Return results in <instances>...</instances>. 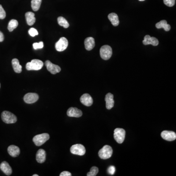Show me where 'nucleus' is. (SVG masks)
Listing matches in <instances>:
<instances>
[{"label": "nucleus", "instance_id": "nucleus-5", "mask_svg": "<svg viewBox=\"0 0 176 176\" xmlns=\"http://www.w3.org/2000/svg\"><path fill=\"white\" fill-rule=\"evenodd\" d=\"M112 49L109 45H104L100 49V55L103 60H109L112 55Z\"/></svg>", "mask_w": 176, "mask_h": 176}, {"label": "nucleus", "instance_id": "nucleus-37", "mask_svg": "<svg viewBox=\"0 0 176 176\" xmlns=\"http://www.w3.org/2000/svg\"><path fill=\"white\" fill-rule=\"evenodd\" d=\"M0 88H1V84H0Z\"/></svg>", "mask_w": 176, "mask_h": 176}, {"label": "nucleus", "instance_id": "nucleus-8", "mask_svg": "<svg viewBox=\"0 0 176 176\" xmlns=\"http://www.w3.org/2000/svg\"><path fill=\"white\" fill-rule=\"evenodd\" d=\"M68 46V41L65 37H61L55 44V49L58 52L65 51Z\"/></svg>", "mask_w": 176, "mask_h": 176}, {"label": "nucleus", "instance_id": "nucleus-4", "mask_svg": "<svg viewBox=\"0 0 176 176\" xmlns=\"http://www.w3.org/2000/svg\"><path fill=\"white\" fill-rule=\"evenodd\" d=\"M49 139V135L47 133L40 134L33 138V141L37 146H41Z\"/></svg>", "mask_w": 176, "mask_h": 176}, {"label": "nucleus", "instance_id": "nucleus-36", "mask_svg": "<svg viewBox=\"0 0 176 176\" xmlns=\"http://www.w3.org/2000/svg\"><path fill=\"white\" fill-rule=\"evenodd\" d=\"M139 1H144L145 0H139Z\"/></svg>", "mask_w": 176, "mask_h": 176}, {"label": "nucleus", "instance_id": "nucleus-30", "mask_svg": "<svg viewBox=\"0 0 176 176\" xmlns=\"http://www.w3.org/2000/svg\"><path fill=\"white\" fill-rule=\"evenodd\" d=\"M29 33L31 36L34 37L35 36L38 35V32L34 28H30L29 30Z\"/></svg>", "mask_w": 176, "mask_h": 176}, {"label": "nucleus", "instance_id": "nucleus-12", "mask_svg": "<svg viewBox=\"0 0 176 176\" xmlns=\"http://www.w3.org/2000/svg\"><path fill=\"white\" fill-rule=\"evenodd\" d=\"M142 43L144 45H152L154 46H157L158 45L159 42H158V40L155 37H151L150 35H147L145 36L144 38L142 41Z\"/></svg>", "mask_w": 176, "mask_h": 176}, {"label": "nucleus", "instance_id": "nucleus-28", "mask_svg": "<svg viewBox=\"0 0 176 176\" xmlns=\"http://www.w3.org/2000/svg\"><path fill=\"white\" fill-rule=\"evenodd\" d=\"M33 47L34 49H41L44 47V43L43 42L39 43H34L33 44Z\"/></svg>", "mask_w": 176, "mask_h": 176}, {"label": "nucleus", "instance_id": "nucleus-1", "mask_svg": "<svg viewBox=\"0 0 176 176\" xmlns=\"http://www.w3.org/2000/svg\"><path fill=\"white\" fill-rule=\"evenodd\" d=\"M1 117L3 122L7 124L15 123L17 121L16 116L8 111H4L3 112L1 113Z\"/></svg>", "mask_w": 176, "mask_h": 176}, {"label": "nucleus", "instance_id": "nucleus-27", "mask_svg": "<svg viewBox=\"0 0 176 176\" xmlns=\"http://www.w3.org/2000/svg\"><path fill=\"white\" fill-rule=\"evenodd\" d=\"M99 170L98 168L96 166H93L91 168L90 171L87 174V176H95L97 175Z\"/></svg>", "mask_w": 176, "mask_h": 176}, {"label": "nucleus", "instance_id": "nucleus-20", "mask_svg": "<svg viewBox=\"0 0 176 176\" xmlns=\"http://www.w3.org/2000/svg\"><path fill=\"white\" fill-rule=\"evenodd\" d=\"M27 23L29 26H32L33 25L36 21L35 18V14L32 12H27L25 15Z\"/></svg>", "mask_w": 176, "mask_h": 176}, {"label": "nucleus", "instance_id": "nucleus-16", "mask_svg": "<svg viewBox=\"0 0 176 176\" xmlns=\"http://www.w3.org/2000/svg\"><path fill=\"white\" fill-rule=\"evenodd\" d=\"M46 158V153L45 151L42 149H40L37 151L36 155V159L37 162L40 163H44Z\"/></svg>", "mask_w": 176, "mask_h": 176}, {"label": "nucleus", "instance_id": "nucleus-33", "mask_svg": "<svg viewBox=\"0 0 176 176\" xmlns=\"http://www.w3.org/2000/svg\"><path fill=\"white\" fill-rule=\"evenodd\" d=\"M71 174L68 171H63L60 174V176H71Z\"/></svg>", "mask_w": 176, "mask_h": 176}, {"label": "nucleus", "instance_id": "nucleus-3", "mask_svg": "<svg viewBox=\"0 0 176 176\" xmlns=\"http://www.w3.org/2000/svg\"><path fill=\"white\" fill-rule=\"evenodd\" d=\"M113 149L109 145H105L101 148L98 152V156L103 160H106L112 157Z\"/></svg>", "mask_w": 176, "mask_h": 176}, {"label": "nucleus", "instance_id": "nucleus-32", "mask_svg": "<svg viewBox=\"0 0 176 176\" xmlns=\"http://www.w3.org/2000/svg\"><path fill=\"white\" fill-rule=\"evenodd\" d=\"M108 172L111 175H113L116 172V168L114 166H110L108 168Z\"/></svg>", "mask_w": 176, "mask_h": 176}, {"label": "nucleus", "instance_id": "nucleus-25", "mask_svg": "<svg viewBox=\"0 0 176 176\" xmlns=\"http://www.w3.org/2000/svg\"><path fill=\"white\" fill-rule=\"evenodd\" d=\"M42 0H32V7L33 10L37 11L39 10Z\"/></svg>", "mask_w": 176, "mask_h": 176}, {"label": "nucleus", "instance_id": "nucleus-29", "mask_svg": "<svg viewBox=\"0 0 176 176\" xmlns=\"http://www.w3.org/2000/svg\"><path fill=\"white\" fill-rule=\"evenodd\" d=\"M164 4L169 7H173L175 4V0H163Z\"/></svg>", "mask_w": 176, "mask_h": 176}, {"label": "nucleus", "instance_id": "nucleus-14", "mask_svg": "<svg viewBox=\"0 0 176 176\" xmlns=\"http://www.w3.org/2000/svg\"><path fill=\"white\" fill-rule=\"evenodd\" d=\"M67 115L70 117H79L82 116V112L77 108L71 107L67 111Z\"/></svg>", "mask_w": 176, "mask_h": 176}, {"label": "nucleus", "instance_id": "nucleus-26", "mask_svg": "<svg viewBox=\"0 0 176 176\" xmlns=\"http://www.w3.org/2000/svg\"><path fill=\"white\" fill-rule=\"evenodd\" d=\"M18 22L16 20H11L8 23L7 29L10 32H12L18 27Z\"/></svg>", "mask_w": 176, "mask_h": 176}, {"label": "nucleus", "instance_id": "nucleus-13", "mask_svg": "<svg viewBox=\"0 0 176 176\" xmlns=\"http://www.w3.org/2000/svg\"><path fill=\"white\" fill-rule=\"evenodd\" d=\"M80 102L86 106H91L93 103V100L91 96L88 94H83L80 97Z\"/></svg>", "mask_w": 176, "mask_h": 176}, {"label": "nucleus", "instance_id": "nucleus-21", "mask_svg": "<svg viewBox=\"0 0 176 176\" xmlns=\"http://www.w3.org/2000/svg\"><path fill=\"white\" fill-rule=\"evenodd\" d=\"M108 17L113 26L116 27L119 25V17L116 13H111L109 14Z\"/></svg>", "mask_w": 176, "mask_h": 176}, {"label": "nucleus", "instance_id": "nucleus-9", "mask_svg": "<svg viewBox=\"0 0 176 176\" xmlns=\"http://www.w3.org/2000/svg\"><path fill=\"white\" fill-rule=\"evenodd\" d=\"M45 65L46 66L47 70L52 74H55L61 71V68L59 66L53 64L49 60L46 61Z\"/></svg>", "mask_w": 176, "mask_h": 176}, {"label": "nucleus", "instance_id": "nucleus-34", "mask_svg": "<svg viewBox=\"0 0 176 176\" xmlns=\"http://www.w3.org/2000/svg\"><path fill=\"white\" fill-rule=\"evenodd\" d=\"M4 40V35L3 33L0 32V42H3Z\"/></svg>", "mask_w": 176, "mask_h": 176}, {"label": "nucleus", "instance_id": "nucleus-15", "mask_svg": "<svg viewBox=\"0 0 176 176\" xmlns=\"http://www.w3.org/2000/svg\"><path fill=\"white\" fill-rule=\"evenodd\" d=\"M106 101V106L107 109L110 110L112 108H113L115 104V101L113 100V95L111 93H108L106 95L105 98Z\"/></svg>", "mask_w": 176, "mask_h": 176}, {"label": "nucleus", "instance_id": "nucleus-31", "mask_svg": "<svg viewBox=\"0 0 176 176\" xmlns=\"http://www.w3.org/2000/svg\"><path fill=\"white\" fill-rule=\"evenodd\" d=\"M6 13L3 7L0 4V19H4L6 18Z\"/></svg>", "mask_w": 176, "mask_h": 176}, {"label": "nucleus", "instance_id": "nucleus-35", "mask_svg": "<svg viewBox=\"0 0 176 176\" xmlns=\"http://www.w3.org/2000/svg\"><path fill=\"white\" fill-rule=\"evenodd\" d=\"M33 176H38V175H37V174H34V175H33Z\"/></svg>", "mask_w": 176, "mask_h": 176}, {"label": "nucleus", "instance_id": "nucleus-11", "mask_svg": "<svg viewBox=\"0 0 176 176\" xmlns=\"http://www.w3.org/2000/svg\"><path fill=\"white\" fill-rule=\"evenodd\" d=\"M161 137L164 140L171 141L176 139V133L173 131H163L161 132Z\"/></svg>", "mask_w": 176, "mask_h": 176}, {"label": "nucleus", "instance_id": "nucleus-7", "mask_svg": "<svg viewBox=\"0 0 176 176\" xmlns=\"http://www.w3.org/2000/svg\"><path fill=\"white\" fill-rule=\"evenodd\" d=\"M70 151L72 154L79 156H83L86 153L85 147L80 144H77L72 145L71 147Z\"/></svg>", "mask_w": 176, "mask_h": 176}, {"label": "nucleus", "instance_id": "nucleus-17", "mask_svg": "<svg viewBox=\"0 0 176 176\" xmlns=\"http://www.w3.org/2000/svg\"><path fill=\"white\" fill-rule=\"evenodd\" d=\"M0 169L6 175L10 176L13 172L12 168L7 161H3L0 164Z\"/></svg>", "mask_w": 176, "mask_h": 176}, {"label": "nucleus", "instance_id": "nucleus-2", "mask_svg": "<svg viewBox=\"0 0 176 176\" xmlns=\"http://www.w3.org/2000/svg\"><path fill=\"white\" fill-rule=\"evenodd\" d=\"M44 66V63L38 59H33L30 62L26 64L27 70L28 71H38L41 70Z\"/></svg>", "mask_w": 176, "mask_h": 176}, {"label": "nucleus", "instance_id": "nucleus-6", "mask_svg": "<svg viewBox=\"0 0 176 176\" xmlns=\"http://www.w3.org/2000/svg\"><path fill=\"white\" fill-rule=\"evenodd\" d=\"M126 132L122 128H116L114 130L113 137L118 144L123 143L125 138Z\"/></svg>", "mask_w": 176, "mask_h": 176}, {"label": "nucleus", "instance_id": "nucleus-23", "mask_svg": "<svg viewBox=\"0 0 176 176\" xmlns=\"http://www.w3.org/2000/svg\"><path fill=\"white\" fill-rule=\"evenodd\" d=\"M12 65L14 71L16 73H21L22 71V66L20 65L19 60L16 58H14L12 60Z\"/></svg>", "mask_w": 176, "mask_h": 176}, {"label": "nucleus", "instance_id": "nucleus-22", "mask_svg": "<svg viewBox=\"0 0 176 176\" xmlns=\"http://www.w3.org/2000/svg\"><path fill=\"white\" fill-rule=\"evenodd\" d=\"M156 27L157 29L163 28L164 29L166 32L169 31L171 29L170 25L167 24L166 20H161L160 22L156 24Z\"/></svg>", "mask_w": 176, "mask_h": 176}, {"label": "nucleus", "instance_id": "nucleus-10", "mask_svg": "<svg viewBox=\"0 0 176 176\" xmlns=\"http://www.w3.org/2000/svg\"><path fill=\"white\" fill-rule=\"evenodd\" d=\"M38 94L36 93H27L24 97V100L27 104H32L38 100Z\"/></svg>", "mask_w": 176, "mask_h": 176}, {"label": "nucleus", "instance_id": "nucleus-24", "mask_svg": "<svg viewBox=\"0 0 176 176\" xmlns=\"http://www.w3.org/2000/svg\"><path fill=\"white\" fill-rule=\"evenodd\" d=\"M58 23L60 26L63 27L65 29H67L68 27H69L70 25L68 22L66 20L65 18L63 17H59L57 19Z\"/></svg>", "mask_w": 176, "mask_h": 176}, {"label": "nucleus", "instance_id": "nucleus-19", "mask_svg": "<svg viewBox=\"0 0 176 176\" xmlns=\"http://www.w3.org/2000/svg\"><path fill=\"white\" fill-rule=\"evenodd\" d=\"M85 49L87 51H91L95 46V41L94 38L91 37H88L84 41Z\"/></svg>", "mask_w": 176, "mask_h": 176}, {"label": "nucleus", "instance_id": "nucleus-18", "mask_svg": "<svg viewBox=\"0 0 176 176\" xmlns=\"http://www.w3.org/2000/svg\"><path fill=\"white\" fill-rule=\"evenodd\" d=\"M7 151L9 154L13 157H18L20 153V150L18 146L12 145L8 147Z\"/></svg>", "mask_w": 176, "mask_h": 176}]
</instances>
